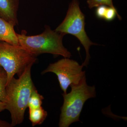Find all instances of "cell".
I'll list each match as a JSON object with an SVG mask.
<instances>
[{"label": "cell", "instance_id": "cell-11", "mask_svg": "<svg viewBox=\"0 0 127 127\" xmlns=\"http://www.w3.org/2000/svg\"><path fill=\"white\" fill-rule=\"evenodd\" d=\"M7 75L2 68L0 71V101L5 103L6 100V88Z\"/></svg>", "mask_w": 127, "mask_h": 127}, {"label": "cell", "instance_id": "cell-17", "mask_svg": "<svg viewBox=\"0 0 127 127\" xmlns=\"http://www.w3.org/2000/svg\"><path fill=\"white\" fill-rule=\"evenodd\" d=\"M2 67H1L0 66V71H1V70H2Z\"/></svg>", "mask_w": 127, "mask_h": 127}, {"label": "cell", "instance_id": "cell-12", "mask_svg": "<svg viewBox=\"0 0 127 127\" xmlns=\"http://www.w3.org/2000/svg\"><path fill=\"white\" fill-rule=\"evenodd\" d=\"M87 2L90 9L102 5L116 8L114 6L113 0H87Z\"/></svg>", "mask_w": 127, "mask_h": 127}, {"label": "cell", "instance_id": "cell-13", "mask_svg": "<svg viewBox=\"0 0 127 127\" xmlns=\"http://www.w3.org/2000/svg\"><path fill=\"white\" fill-rule=\"evenodd\" d=\"M116 16H117L119 20H122V17L118 14L116 8L107 6L103 19L108 21H111L114 20Z\"/></svg>", "mask_w": 127, "mask_h": 127}, {"label": "cell", "instance_id": "cell-15", "mask_svg": "<svg viewBox=\"0 0 127 127\" xmlns=\"http://www.w3.org/2000/svg\"><path fill=\"white\" fill-rule=\"evenodd\" d=\"M11 124L5 121L0 120V127H11Z\"/></svg>", "mask_w": 127, "mask_h": 127}, {"label": "cell", "instance_id": "cell-7", "mask_svg": "<svg viewBox=\"0 0 127 127\" xmlns=\"http://www.w3.org/2000/svg\"><path fill=\"white\" fill-rule=\"evenodd\" d=\"M20 0H0V17L15 26L18 24L17 17Z\"/></svg>", "mask_w": 127, "mask_h": 127}, {"label": "cell", "instance_id": "cell-8", "mask_svg": "<svg viewBox=\"0 0 127 127\" xmlns=\"http://www.w3.org/2000/svg\"><path fill=\"white\" fill-rule=\"evenodd\" d=\"M14 27L0 17V41L14 45H20Z\"/></svg>", "mask_w": 127, "mask_h": 127}, {"label": "cell", "instance_id": "cell-3", "mask_svg": "<svg viewBox=\"0 0 127 127\" xmlns=\"http://www.w3.org/2000/svg\"><path fill=\"white\" fill-rule=\"evenodd\" d=\"M70 86V92L62 94L64 102L61 108L59 127H68L73 123L80 122L79 117L84 103L96 96L95 86L88 85L86 76L79 84Z\"/></svg>", "mask_w": 127, "mask_h": 127}, {"label": "cell", "instance_id": "cell-6", "mask_svg": "<svg viewBox=\"0 0 127 127\" xmlns=\"http://www.w3.org/2000/svg\"><path fill=\"white\" fill-rule=\"evenodd\" d=\"M83 67L76 61L64 58L54 63L50 64L41 73L44 75L48 72L55 73L57 77L60 87L64 93H67L69 86L72 84H79L86 76Z\"/></svg>", "mask_w": 127, "mask_h": 127}, {"label": "cell", "instance_id": "cell-4", "mask_svg": "<svg viewBox=\"0 0 127 127\" xmlns=\"http://www.w3.org/2000/svg\"><path fill=\"white\" fill-rule=\"evenodd\" d=\"M85 16L82 12L78 0H72L69 4L66 15L64 20L55 29L58 32L70 34L78 39L86 51V59L82 64L87 66L91 58L89 49L91 46L98 44L92 42L88 36L85 30Z\"/></svg>", "mask_w": 127, "mask_h": 127}, {"label": "cell", "instance_id": "cell-9", "mask_svg": "<svg viewBox=\"0 0 127 127\" xmlns=\"http://www.w3.org/2000/svg\"><path fill=\"white\" fill-rule=\"evenodd\" d=\"M47 116V112L41 106L35 109H29V119L32 127L42 124Z\"/></svg>", "mask_w": 127, "mask_h": 127}, {"label": "cell", "instance_id": "cell-14", "mask_svg": "<svg viewBox=\"0 0 127 127\" xmlns=\"http://www.w3.org/2000/svg\"><path fill=\"white\" fill-rule=\"evenodd\" d=\"M107 6L102 5L97 7L96 10V15L98 18L103 19Z\"/></svg>", "mask_w": 127, "mask_h": 127}, {"label": "cell", "instance_id": "cell-2", "mask_svg": "<svg viewBox=\"0 0 127 127\" xmlns=\"http://www.w3.org/2000/svg\"><path fill=\"white\" fill-rule=\"evenodd\" d=\"M44 31L39 35L28 36L23 30L17 34L20 45L36 57L44 53H49L54 56H61L70 58L71 54L63 45V40L65 34L52 30L46 25Z\"/></svg>", "mask_w": 127, "mask_h": 127}, {"label": "cell", "instance_id": "cell-5", "mask_svg": "<svg viewBox=\"0 0 127 127\" xmlns=\"http://www.w3.org/2000/svg\"><path fill=\"white\" fill-rule=\"evenodd\" d=\"M37 59L21 45H14L0 41V66L7 75L6 85L16 74L19 77L31 64Z\"/></svg>", "mask_w": 127, "mask_h": 127}, {"label": "cell", "instance_id": "cell-10", "mask_svg": "<svg viewBox=\"0 0 127 127\" xmlns=\"http://www.w3.org/2000/svg\"><path fill=\"white\" fill-rule=\"evenodd\" d=\"M44 98L39 94L35 87L33 88L28 100V107L29 109H35L41 106Z\"/></svg>", "mask_w": 127, "mask_h": 127}, {"label": "cell", "instance_id": "cell-16", "mask_svg": "<svg viewBox=\"0 0 127 127\" xmlns=\"http://www.w3.org/2000/svg\"><path fill=\"white\" fill-rule=\"evenodd\" d=\"M6 109V104L5 103L0 101V112Z\"/></svg>", "mask_w": 127, "mask_h": 127}, {"label": "cell", "instance_id": "cell-1", "mask_svg": "<svg viewBox=\"0 0 127 127\" xmlns=\"http://www.w3.org/2000/svg\"><path fill=\"white\" fill-rule=\"evenodd\" d=\"M33 64H30L18 79L14 77L6 85V109L10 113L12 127L21 124L24 120L28 100L35 87L31 75Z\"/></svg>", "mask_w": 127, "mask_h": 127}]
</instances>
